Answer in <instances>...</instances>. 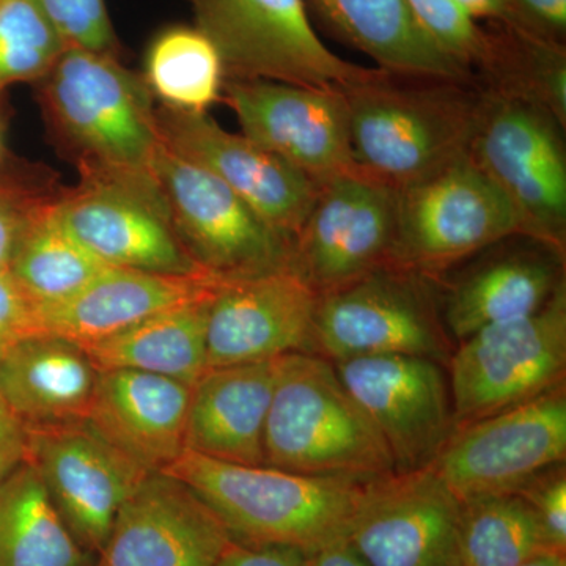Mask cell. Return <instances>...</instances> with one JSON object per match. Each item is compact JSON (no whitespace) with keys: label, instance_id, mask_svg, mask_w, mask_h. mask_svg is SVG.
Masks as SVG:
<instances>
[{"label":"cell","instance_id":"obj_24","mask_svg":"<svg viewBox=\"0 0 566 566\" xmlns=\"http://www.w3.org/2000/svg\"><path fill=\"white\" fill-rule=\"evenodd\" d=\"M279 359L208 368L192 386L186 450L227 463L264 465L263 439Z\"/></svg>","mask_w":566,"mask_h":566},{"label":"cell","instance_id":"obj_3","mask_svg":"<svg viewBox=\"0 0 566 566\" xmlns=\"http://www.w3.org/2000/svg\"><path fill=\"white\" fill-rule=\"evenodd\" d=\"M264 465L312 476L374 482L395 474L375 424L318 354L279 357L263 439Z\"/></svg>","mask_w":566,"mask_h":566},{"label":"cell","instance_id":"obj_13","mask_svg":"<svg viewBox=\"0 0 566 566\" xmlns=\"http://www.w3.org/2000/svg\"><path fill=\"white\" fill-rule=\"evenodd\" d=\"M334 367L386 442L395 474L431 468L455 430L444 365L427 357L375 356Z\"/></svg>","mask_w":566,"mask_h":566},{"label":"cell","instance_id":"obj_44","mask_svg":"<svg viewBox=\"0 0 566 566\" xmlns=\"http://www.w3.org/2000/svg\"><path fill=\"white\" fill-rule=\"evenodd\" d=\"M517 566H566V556L565 554L546 553Z\"/></svg>","mask_w":566,"mask_h":566},{"label":"cell","instance_id":"obj_45","mask_svg":"<svg viewBox=\"0 0 566 566\" xmlns=\"http://www.w3.org/2000/svg\"><path fill=\"white\" fill-rule=\"evenodd\" d=\"M0 356H2V348H0Z\"/></svg>","mask_w":566,"mask_h":566},{"label":"cell","instance_id":"obj_46","mask_svg":"<svg viewBox=\"0 0 566 566\" xmlns=\"http://www.w3.org/2000/svg\"><path fill=\"white\" fill-rule=\"evenodd\" d=\"M0 2H2V0H0Z\"/></svg>","mask_w":566,"mask_h":566},{"label":"cell","instance_id":"obj_29","mask_svg":"<svg viewBox=\"0 0 566 566\" xmlns=\"http://www.w3.org/2000/svg\"><path fill=\"white\" fill-rule=\"evenodd\" d=\"M11 271L40 307L61 304L109 271L59 221L54 200L41 207L22 237Z\"/></svg>","mask_w":566,"mask_h":566},{"label":"cell","instance_id":"obj_6","mask_svg":"<svg viewBox=\"0 0 566 566\" xmlns=\"http://www.w3.org/2000/svg\"><path fill=\"white\" fill-rule=\"evenodd\" d=\"M200 32L214 44L226 80L273 81L346 91L385 70L338 57L324 46L304 0H189Z\"/></svg>","mask_w":566,"mask_h":566},{"label":"cell","instance_id":"obj_40","mask_svg":"<svg viewBox=\"0 0 566 566\" xmlns=\"http://www.w3.org/2000/svg\"><path fill=\"white\" fill-rule=\"evenodd\" d=\"M28 460V428L0 400V483Z\"/></svg>","mask_w":566,"mask_h":566},{"label":"cell","instance_id":"obj_5","mask_svg":"<svg viewBox=\"0 0 566 566\" xmlns=\"http://www.w3.org/2000/svg\"><path fill=\"white\" fill-rule=\"evenodd\" d=\"M455 344L441 307V275L387 264L316 305L314 353L331 363L375 356L449 365Z\"/></svg>","mask_w":566,"mask_h":566},{"label":"cell","instance_id":"obj_33","mask_svg":"<svg viewBox=\"0 0 566 566\" xmlns=\"http://www.w3.org/2000/svg\"><path fill=\"white\" fill-rule=\"evenodd\" d=\"M65 50L39 0L0 2V87L48 76Z\"/></svg>","mask_w":566,"mask_h":566},{"label":"cell","instance_id":"obj_42","mask_svg":"<svg viewBox=\"0 0 566 566\" xmlns=\"http://www.w3.org/2000/svg\"><path fill=\"white\" fill-rule=\"evenodd\" d=\"M474 20H488L494 24L509 25L532 33H538L520 13L512 0H455ZM542 35V33H538ZM545 36V35H543Z\"/></svg>","mask_w":566,"mask_h":566},{"label":"cell","instance_id":"obj_21","mask_svg":"<svg viewBox=\"0 0 566 566\" xmlns=\"http://www.w3.org/2000/svg\"><path fill=\"white\" fill-rule=\"evenodd\" d=\"M483 255L452 282L441 277V307L453 344L490 324L535 314L565 286V252L521 237Z\"/></svg>","mask_w":566,"mask_h":566},{"label":"cell","instance_id":"obj_23","mask_svg":"<svg viewBox=\"0 0 566 566\" xmlns=\"http://www.w3.org/2000/svg\"><path fill=\"white\" fill-rule=\"evenodd\" d=\"M226 277L202 270L189 274L111 268L61 304L40 307L44 333L84 345L134 324L218 293Z\"/></svg>","mask_w":566,"mask_h":566},{"label":"cell","instance_id":"obj_16","mask_svg":"<svg viewBox=\"0 0 566 566\" xmlns=\"http://www.w3.org/2000/svg\"><path fill=\"white\" fill-rule=\"evenodd\" d=\"M28 428V460L80 545L98 557L123 502L148 474L87 420Z\"/></svg>","mask_w":566,"mask_h":566},{"label":"cell","instance_id":"obj_38","mask_svg":"<svg viewBox=\"0 0 566 566\" xmlns=\"http://www.w3.org/2000/svg\"><path fill=\"white\" fill-rule=\"evenodd\" d=\"M46 200L0 189V268L10 266L22 237Z\"/></svg>","mask_w":566,"mask_h":566},{"label":"cell","instance_id":"obj_19","mask_svg":"<svg viewBox=\"0 0 566 566\" xmlns=\"http://www.w3.org/2000/svg\"><path fill=\"white\" fill-rule=\"evenodd\" d=\"M230 539L191 486L148 472L118 510L95 566H214Z\"/></svg>","mask_w":566,"mask_h":566},{"label":"cell","instance_id":"obj_10","mask_svg":"<svg viewBox=\"0 0 566 566\" xmlns=\"http://www.w3.org/2000/svg\"><path fill=\"white\" fill-rule=\"evenodd\" d=\"M151 174L178 240L199 266L226 279L290 268L292 241L164 140Z\"/></svg>","mask_w":566,"mask_h":566},{"label":"cell","instance_id":"obj_18","mask_svg":"<svg viewBox=\"0 0 566 566\" xmlns=\"http://www.w3.org/2000/svg\"><path fill=\"white\" fill-rule=\"evenodd\" d=\"M318 300L292 268L226 279L208 311V368L315 354Z\"/></svg>","mask_w":566,"mask_h":566},{"label":"cell","instance_id":"obj_20","mask_svg":"<svg viewBox=\"0 0 566 566\" xmlns=\"http://www.w3.org/2000/svg\"><path fill=\"white\" fill-rule=\"evenodd\" d=\"M62 226L104 263L150 273L189 274L193 262L175 233L161 193L87 180L54 200Z\"/></svg>","mask_w":566,"mask_h":566},{"label":"cell","instance_id":"obj_41","mask_svg":"<svg viewBox=\"0 0 566 566\" xmlns=\"http://www.w3.org/2000/svg\"><path fill=\"white\" fill-rule=\"evenodd\" d=\"M536 32L560 41L566 31V0H512Z\"/></svg>","mask_w":566,"mask_h":566},{"label":"cell","instance_id":"obj_2","mask_svg":"<svg viewBox=\"0 0 566 566\" xmlns=\"http://www.w3.org/2000/svg\"><path fill=\"white\" fill-rule=\"evenodd\" d=\"M167 474L192 488L234 542L316 553L345 539L365 483L185 453ZM368 483V482H367Z\"/></svg>","mask_w":566,"mask_h":566},{"label":"cell","instance_id":"obj_1","mask_svg":"<svg viewBox=\"0 0 566 566\" xmlns=\"http://www.w3.org/2000/svg\"><path fill=\"white\" fill-rule=\"evenodd\" d=\"M472 87L386 73L346 88L357 166L397 191L468 153L485 99Z\"/></svg>","mask_w":566,"mask_h":566},{"label":"cell","instance_id":"obj_43","mask_svg":"<svg viewBox=\"0 0 566 566\" xmlns=\"http://www.w3.org/2000/svg\"><path fill=\"white\" fill-rule=\"evenodd\" d=\"M308 562L311 566H370L354 551L346 538L311 554Z\"/></svg>","mask_w":566,"mask_h":566},{"label":"cell","instance_id":"obj_30","mask_svg":"<svg viewBox=\"0 0 566 566\" xmlns=\"http://www.w3.org/2000/svg\"><path fill=\"white\" fill-rule=\"evenodd\" d=\"M480 69L486 91L543 107L566 125V54L560 41L497 24Z\"/></svg>","mask_w":566,"mask_h":566},{"label":"cell","instance_id":"obj_12","mask_svg":"<svg viewBox=\"0 0 566 566\" xmlns=\"http://www.w3.org/2000/svg\"><path fill=\"white\" fill-rule=\"evenodd\" d=\"M397 191L357 172L326 182L292 241L290 268L322 294L392 264Z\"/></svg>","mask_w":566,"mask_h":566},{"label":"cell","instance_id":"obj_25","mask_svg":"<svg viewBox=\"0 0 566 566\" xmlns=\"http://www.w3.org/2000/svg\"><path fill=\"white\" fill-rule=\"evenodd\" d=\"M99 370L76 342L40 334L2 349L0 400L25 427L87 419Z\"/></svg>","mask_w":566,"mask_h":566},{"label":"cell","instance_id":"obj_8","mask_svg":"<svg viewBox=\"0 0 566 566\" xmlns=\"http://www.w3.org/2000/svg\"><path fill=\"white\" fill-rule=\"evenodd\" d=\"M564 129L536 104L485 91L469 155L513 205L524 237L565 252Z\"/></svg>","mask_w":566,"mask_h":566},{"label":"cell","instance_id":"obj_4","mask_svg":"<svg viewBox=\"0 0 566 566\" xmlns=\"http://www.w3.org/2000/svg\"><path fill=\"white\" fill-rule=\"evenodd\" d=\"M145 81L114 55L66 48L48 73L52 120L81 153L85 178L159 192L151 166L163 144Z\"/></svg>","mask_w":566,"mask_h":566},{"label":"cell","instance_id":"obj_15","mask_svg":"<svg viewBox=\"0 0 566 566\" xmlns=\"http://www.w3.org/2000/svg\"><path fill=\"white\" fill-rule=\"evenodd\" d=\"M349 545L370 566H463L461 502L433 469L365 483Z\"/></svg>","mask_w":566,"mask_h":566},{"label":"cell","instance_id":"obj_11","mask_svg":"<svg viewBox=\"0 0 566 566\" xmlns=\"http://www.w3.org/2000/svg\"><path fill=\"white\" fill-rule=\"evenodd\" d=\"M565 382L526 403L460 424L436 458L434 474L458 501L516 494L539 472L565 463Z\"/></svg>","mask_w":566,"mask_h":566},{"label":"cell","instance_id":"obj_28","mask_svg":"<svg viewBox=\"0 0 566 566\" xmlns=\"http://www.w3.org/2000/svg\"><path fill=\"white\" fill-rule=\"evenodd\" d=\"M25 460L0 483V566H95Z\"/></svg>","mask_w":566,"mask_h":566},{"label":"cell","instance_id":"obj_37","mask_svg":"<svg viewBox=\"0 0 566 566\" xmlns=\"http://www.w3.org/2000/svg\"><path fill=\"white\" fill-rule=\"evenodd\" d=\"M44 333L40 305L29 296L10 266L0 268V348Z\"/></svg>","mask_w":566,"mask_h":566},{"label":"cell","instance_id":"obj_9","mask_svg":"<svg viewBox=\"0 0 566 566\" xmlns=\"http://www.w3.org/2000/svg\"><path fill=\"white\" fill-rule=\"evenodd\" d=\"M455 428L526 403L565 382L566 285L535 314L461 340L449 365Z\"/></svg>","mask_w":566,"mask_h":566},{"label":"cell","instance_id":"obj_34","mask_svg":"<svg viewBox=\"0 0 566 566\" xmlns=\"http://www.w3.org/2000/svg\"><path fill=\"white\" fill-rule=\"evenodd\" d=\"M412 17L430 39L450 59L468 70H480L490 55V32L455 0H406Z\"/></svg>","mask_w":566,"mask_h":566},{"label":"cell","instance_id":"obj_39","mask_svg":"<svg viewBox=\"0 0 566 566\" xmlns=\"http://www.w3.org/2000/svg\"><path fill=\"white\" fill-rule=\"evenodd\" d=\"M214 566H311V562L308 554L297 547L230 539Z\"/></svg>","mask_w":566,"mask_h":566},{"label":"cell","instance_id":"obj_22","mask_svg":"<svg viewBox=\"0 0 566 566\" xmlns=\"http://www.w3.org/2000/svg\"><path fill=\"white\" fill-rule=\"evenodd\" d=\"M192 386L136 370L99 371L87 422L145 472L186 452Z\"/></svg>","mask_w":566,"mask_h":566},{"label":"cell","instance_id":"obj_14","mask_svg":"<svg viewBox=\"0 0 566 566\" xmlns=\"http://www.w3.org/2000/svg\"><path fill=\"white\" fill-rule=\"evenodd\" d=\"M243 136L307 175L319 186L363 172L349 139L344 91L273 81H223Z\"/></svg>","mask_w":566,"mask_h":566},{"label":"cell","instance_id":"obj_7","mask_svg":"<svg viewBox=\"0 0 566 566\" xmlns=\"http://www.w3.org/2000/svg\"><path fill=\"white\" fill-rule=\"evenodd\" d=\"M516 234L523 232L515 208L469 151L397 189L392 264L398 266L444 275Z\"/></svg>","mask_w":566,"mask_h":566},{"label":"cell","instance_id":"obj_35","mask_svg":"<svg viewBox=\"0 0 566 566\" xmlns=\"http://www.w3.org/2000/svg\"><path fill=\"white\" fill-rule=\"evenodd\" d=\"M66 48L114 54L115 40L104 0H39Z\"/></svg>","mask_w":566,"mask_h":566},{"label":"cell","instance_id":"obj_26","mask_svg":"<svg viewBox=\"0 0 566 566\" xmlns=\"http://www.w3.org/2000/svg\"><path fill=\"white\" fill-rule=\"evenodd\" d=\"M335 39L374 59L376 69L411 80L474 81L417 25L406 0H304Z\"/></svg>","mask_w":566,"mask_h":566},{"label":"cell","instance_id":"obj_17","mask_svg":"<svg viewBox=\"0 0 566 566\" xmlns=\"http://www.w3.org/2000/svg\"><path fill=\"white\" fill-rule=\"evenodd\" d=\"M163 140L203 167L243 199L271 229L293 241L322 186L243 136L221 128L210 115L156 111Z\"/></svg>","mask_w":566,"mask_h":566},{"label":"cell","instance_id":"obj_32","mask_svg":"<svg viewBox=\"0 0 566 566\" xmlns=\"http://www.w3.org/2000/svg\"><path fill=\"white\" fill-rule=\"evenodd\" d=\"M546 553L556 551L521 495H483L461 502L463 566H517Z\"/></svg>","mask_w":566,"mask_h":566},{"label":"cell","instance_id":"obj_27","mask_svg":"<svg viewBox=\"0 0 566 566\" xmlns=\"http://www.w3.org/2000/svg\"><path fill=\"white\" fill-rule=\"evenodd\" d=\"M212 297L81 346L99 371H144L193 386L208 370L207 322Z\"/></svg>","mask_w":566,"mask_h":566},{"label":"cell","instance_id":"obj_31","mask_svg":"<svg viewBox=\"0 0 566 566\" xmlns=\"http://www.w3.org/2000/svg\"><path fill=\"white\" fill-rule=\"evenodd\" d=\"M223 65L214 44L197 28H169L145 57V84L166 107L205 114L222 98Z\"/></svg>","mask_w":566,"mask_h":566},{"label":"cell","instance_id":"obj_36","mask_svg":"<svg viewBox=\"0 0 566 566\" xmlns=\"http://www.w3.org/2000/svg\"><path fill=\"white\" fill-rule=\"evenodd\" d=\"M534 509L547 543L566 554V469L565 463L539 472L516 493Z\"/></svg>","mask_w":566,"mask_h":566}]
</instances>
